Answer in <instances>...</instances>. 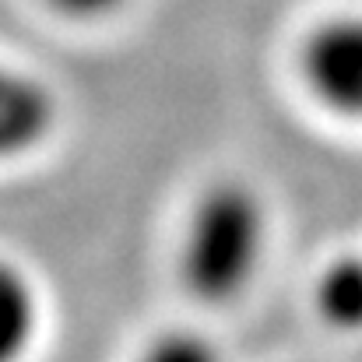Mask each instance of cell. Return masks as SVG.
Instances as JSON below:
<instances>
[{"label": "cell", "instance_id": "cell-1", "mask_svg": "<svg viewBox=\"0 0 362 362\" xmlns=\"http://www.w3.org/2000/svg\"><path fill=\"white\" fill-rule=\"evenodd\" d=\"M271 253L267 201L240 180L204 187L176 240V274L190 299L204 306H233L257 285Z\"/></svg>", "mask_w": 362, "mask_h": 362}, {"label": "cell", "instance_id": "cell-5", "mask_svg": "<svg viewBox=\"0 0 362 362\" xmlns=\"http://www.w3.org/2000/svg\"><path fill=\"white\" fill-rule=\"evenodd\" d=\"M313 310L338 334H362V253H341L313 281Z\"/></svg>", "mask_w": 362, "mask_h": 362}, {"label": "cell", "instance_id": "cell-6", "mask_svg": "<svg viewBox=\"0 0 362 362\" xmlns=\"http://www.w3.org/2000/svg\"><path fill=\"white\" fill-rule=\"evenodd\" d=\"M134 362H229V356L208 331L165 327L144 341Z\"/></svg>", "mask_w": 362, "mask_h": 362}, {"label": "cell", "instance_id": "cell-7", "mask_svg": "<svg viewBox=\"0 0 362 362\" xmlns=\"http://www.w3.org/2000/svg\"><path fill=\"white\" fill-rule=\"evenodd\" d=\"M49 11H57L60 18L92 25V21H106L113 14H120L130 0H42Z\"/></svg>", "mask_w": 362, "mask_h": 362}, {"label": "cell", "instance_id": "cell-4", "mask_svg": "<svg viewBox=\"0 0 362 362\" xmlns=\"http://www.w3.org/2000/svg\"><path fill=\"white\" fill-rule=\"evenodd\" d=\"M46 327V299L35 274L0 253V362H28Z\"/></svg>", "mask_w": 362, "mask_h": 362}, {"label": "cell", "instance_id": "cell-2", "mask_svg": "<svg viewBox=\"0 0 362 362\" xmlns=\"http://www.w3.org/2000/svg\"><path fill=\"white\" fill-rule=\"evenodd\" d=\"M299 74L324 113L362 123V14L320 21L303 42Z\"/></svg>", "mask_w": 362, "mask_h": 362}, {"label": "cell", "instance_id": "cell-3", "mask_svg": "<svg viewBox=\"0 0 362 362\" xmlns=\"http://www.w3.org/2000/svg\"><path fill=\"white\" fill-rule=\"evenodd\" d=\"M60 127L57 88L25 64L0 57V165L42 151Z\"/></svg>", "mask_w": 362, "mask_h": 362}]
</instances>
